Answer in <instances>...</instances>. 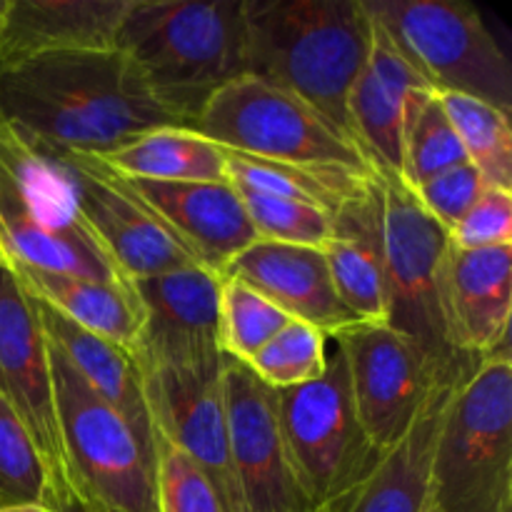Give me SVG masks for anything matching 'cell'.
Masks as SVG:
<instances>
[{
  "label": "cell",
  "instance_id": "1",
  "mask_svg": "<svg viewBox=\"0 0 512 512\" xmlns=\"http://www.w3.org/2000/svg\"><path fill=\"white\" fill-rule=\"evenodd\" d=\"M0 120L50 148L93 158L150 130L180 125L118 48L63 50L0 65Z\"/></svg>",
  "mask_w": 512,
  "mask_h": 512
},
{
  "label": "cell",
  "instance_id": "2",
  "mask_svg": "<svg viewBox=\"0 0 512 512\" xmlns=\"http://www.w3.org/2000/svg\"><path fill=\"white\" fill-rule=\"evenodd\" d=\"M115 48L160 108L193 128L223 85L248 75L243 0H128Z\"/></svg>",
  "mask_w": 512,
  "mask_h": 512
},
{
  "label": "cell",
  "instance_id": "3",
  "mask_svg": "<svg viewBox=\"0 0 512 512\" xmlns=\"http://www.w3.org/2000/svg\"><path fill=\"white\" fill-rule=\"evenodd\" d=\"M248 75L270 80L350 133L348 98L373 45L363 0H243Z\"/></svg>",
  "mask_w": 512,
  "mask_h": 512
},
{
  "label": "cell",
  "instance_id": "4",
  "mask_svg": "<svg viewBox=\"0 0 512 512\" xmlns=\"http://www.w3.org/2000/svg\"><path fill=\"white\" fill-rule=\"evenodd\" d=\"M0 253L8 265L130 283L80 215L63 158L0 120Z\"/></svg>",
  "mask_w": 512,
  "mask_h": 512
},
{
  "label": "cell",
  "instance_id": "5",
  "mask_svg": "<svg viewBox=\"0 0 512 512\" xmlns=\"http://www.w3.org/2000/svg\"><path fill=\"white\" fill-rule=\"evenodd\" d=\"M440 512H512L510 350L480 360L450 393L430 460Z\"/></svg>",
  "mask_w": 512,
  "mask_h": 512
},
{
  "label": "cell",
  "instance_id": "6",
  "mask_svg": "<svg viewBox=\"0 0 512 512\" xmlns=\"http://www.w3.org/2000/svg\"><path fill=\"white\" fill-rule=\"evenodd\" d=\"M193 130L220 148L273 163L358 178L378 175L348 133L258 75H240L223 85L205 103Z\"/></svg>",
  "mask_w": 512,
  "mask_h": 512
},
{
  "label": "cell",
  "instance_id": "7",
  "mask_svg": "<svg viewBox=\"0 0 512 512\" xmlns=\"http://www.w3.org/2000/svg\"><path fill=\"white\" fill-rule=\"evenodd\" d=\"M290 468L315 512H343L385 455L358 418L343 350L333 343L318 380L278 390Z\"/></svg>",
  "mask_w": 512,
  "mask_h": 512
},
{
  "label": "cell",
  "instance_id": "8",
  "mask_svg": "<svg viewBox=\"0 0 512 512\" xmlns=\"http://www.w3.org/2000/svg\"><path fill=\"white\" fill-rule=\"evenodd\" d=\"M70 493L90 512H158L155 460L130 425L48 343Z\"/></svg>",
  "mask_w": 512,
  "mask_h": 512
},
{
  "label": "cell",
  "instance_id": "9",
  "mask_svg": "<svg viewBox=\"0 0 512 512\" xmlns=\"http://www.w3.org/2000/svg\"><path fill=\"white\" fill-rule=\"evenodd\" d=\"M378 178L388 325L413 340L445 378L460 383L480 360L458 355L445 338L440 273L450 235L398 175Z\"/></svg>",
  "mask_w": 512,
  "mask_h": 512
},
{
  "label": "cell",
  "instance_id": "10",
  "mask_svg": "<svg viewBox=\"0 0 512 512\" xmlns=\"http://www.w3.org/2000/svg\"><path fill=\"white\" fill-rule=\"evenodd\" d=\"M363 3L435 93L470 95L510 113L512 65L473 5L450 0Z\"/></svg>",
  "mask_w": 512,
  "mask_h": 512
},
{
  "label": "cell",
  "instance_id": "11",
  "mask_svg": "<svg viewBox=\"0 0 512 512\" xmlns=\"http://www.w3.org/2000/svg\"><path fill=\"white\" fill-rule=\"evenodd\" d=\"M333 343L343 350L360 423L383 455L410 433L440 385L458 383L390 325H355Z\"/></svg>",
  "mask_w": 512,
  "mask_h": 512
},
{
  "label": "cell",
  "instance_id": "12",
  "mask_svg": "<svg viewBox=\"0 0 512 512\" xmlns=\"http://www.w3.org/2000/svg\"><path fill=\"white\" fill-rule=\"evenodd\" d=\"M58 150V148H55ZM80 215L120 273L133 280L203 268L188 245L100 158L58 150Z\"/></svg>",
  "mask_w": 512,
  "mask_h": 512
},
{
  "label": "cell",
  "instance_id": "13",
  "mask_svg": "<svg viewBox=\"0 0 512 512\" xmlns=\"http://www.w3.org/2000/svg\"><path fill=\"white\" fill-rule=\"evenodd\" d=\"M0 398L13 408L43 458L55 493V510L73 500L60 443L48 338L35 300L8 265H0Z\"/></svg>",
  "mask_w": 512,
  "mask_h": 512
},
{
  "label": "cell",
  "instance_id": "14",
  "mask_svg": "<svg viewBox=\"0 0 512 512\" xmlns=\"http://www.w3.org/2000/svg\"><path fill=\"white\" fill-rule=\"evenodd\" d=\"M223 385L240 512H315L290 468L278 390L228 355L223 358Z\"/></svg>",
  "mask_w": 512,
  "mask_h": 512
},
{
  "label": "cell",
  "instance_id": "15",
  "mask_svg": "<svg viewBox=\"0 0 512 512\" xmlns=\"http://www.w3.org/2000/svg\"><path fill=\"white\" fill-rule=\"evenodd\" d=\"M223 358L193 368L140 370L155 440H165L188 455L218 488L230 512H240L230 460Z\"/></svg>",
  "mask_w": 512,
  "mask_h": 512
},
{
  "label": "cell",
  "instance_id": "16",
  "mask_svg": "<svg viewBox=\"0 0 512 512\" xmlns=\"http://www.w3.org/2000/svg\"><path fill=\"white\" fill-rule=\"evenodd\" d=\"M220 285L223 278L205 268L133 280L143 305V330L135 345L140 368H193L223 358Z\"/></svg>",
  "mask_w": 512,
  "mask_h": 512
},
{
  "label": "cell",
  "instance_id": "17",
  "mask_svg": "<svg viewBox=\"0 0 512 512\" xmlns=\"http://www.w3.org/2000/svg\"><path fill=\"white\" fill-rule=\"evenodd\" d=\"M445 338L458 355L483 360L508 350L512 245L460 250L453 243L440 273Z\"/></svg>",
  "mask_w": 512,
  "mask_h": 512
},
{
  "label": "cell",
  "instance_id": "18",
  "mask_svg": "<svg viewBox=\"0 0 512 512\" xmlns=\"http://www.w3.org/2000/svg\"><path fill=\"white\" fill-rule=\"evenodd\" d=\"M223 278L250 285L288 318L313 325L328 340L360 325L335 293L323 250L258 240L228 265Z\"/></svg>",
  "mask_w": 512,
  "mask_h": 512
},
{
  "label": "cell",
  "instance_id": "19",
  "mask_svg": "<svg viewBox=\"0 0 512 512\" xmlns=\"http://www.w3.org/2000/svg\"><path fill=\"white\" fill-rule=\"evenodd\" d=\"M125 180L188 245L198 263L220 278L240 253L258 243L240 193L230 180L228 183Z\"/></svg>",
  "mask_w": 512,
  "mask_h": 512
},
{
  "label": "cell",
  "instance_id": "20",
  "mask_svg": "<svg viewBox=\"0 0 512 512\" xmlns=\"http://www.w3.org/2000/svg\"><path fill=\"white\" fill-rule=\"evenodd\" d=\"M420 85L428 83L373 20V45L350 90L348 118L353 140L378 175L400 178L405 100Z\"/></svg>",
  "mask_w": 512,
  "mask_h": 512
},
{
  "label": "cell",
  "instance_id": "21",
  "mask_svg": "<svg viewBox=\"0 0 512 512\" xmlns=\"http://www.w3.org/2000/svg\"><path fill=\"white\" fill-rule=\"evenodd\" d=\"M128 0H8L0 65L43 53L115 48Z\"/></svg>",
  "mask_w": 512,
  "mask_h": 512
},
{
  "label": "cell",
  "instance_id": "22",
  "mask_svg": "<svg viewBox=\"0 0 512 512\" xmlns=\"http://www.w3.org/2000/svg\"><path fill=\"white\" fill-rule=\"evenodd\" d=\"M35 308L48 343L68 360L85 385L130 425L140 448L155 460V430L148 413L143 370L135 353L78 328L38 300Z\"/></svg>",
  "mask_w": 512,
  "mask_h": 512
},
{
  "label": "cell",
  "instance_id": "23",
  "mask_svg": "<svg viewBox=\"0 0 512 512\" xmlns=\"http://www.w3.org/2000/svg\"><path fill=\"white\" fill-rule=\"evenodd\" d=\"M333 223V240L323 253L340 303L360 325H388L378 175L368 195L340 210Z\"/></svg>",
  "mask_w": 512,
  "mask_h": 512
},
{
  "label": "cell",
  "instance_id": "24",
  "mask_svg": "<svg viewBox=\"0 0 512 512\" xmlns=\"http://www.w3.org/2000/svg\"><path fill=\"white\" fill-rule=\"evenodd\" d=\"M8 268L30 298L48 305L78 328L135 353L143 330V305L135 295L133 283L88 280L30 268V265H8Z\"/></svg>",
  "mask_w": 512,
  "mask_h": 512
},
{
  "label": "cell",
  "instance_id": "25",
  "mask_svg": "<svg viewBox=\"0 0 512 512\" xmlns=\"http://www.w3.org/2000/svg\"><path fill=\"white\" fill-rule=\"evenodd\" d=\"M455 385L445 383L435 390L410 433L385 455L343 512H423L428 508L435 435Z\"/></svg>",
  "mask_w": 512,
  "mask_h": 512
},
{
  "label": "cell",
  "instance_id": "26",
  "mask_svg": "<svg viewBox=\"0 0 512 512\" xmlns=\"http://www.w3.org/2000/svg\"><path fill=\"white\" fill-rule=\"evenodd\" d=\"M103 160L130 180L153 183H228L225 150L193 128L150 130Z\"/></svg>",
  "mask_w": 512,
  "mask_h": 512
},
{
  "label": "cell",
  "instance_id": "27",
  "mask_svg": "<svg viewBox=\"0 0 512 512\" xmlns=\"http://www.w3.org/2000/svg\"><path fill=\"white\" fill-rule=\"evenodd\" d=\"M225 170L233 185L278 195V198L300 200V203L325 210L333 218L343 208L363 200L375 183V175L358 178V175L315 173V170L273 163V160L253 158V155L233 153V150H225Z\"/></svg>",
  "mask_w": 512,
  "mask_h": 512
},
{
  "label": "cell",
  "instance_id": "28",
  "mask_svg": "<svg viewBox=\"0 0 512 512\" xmlns=\"http://www.w3.org/2000/svg\"><path fill=\"white\" fill-rule=\"evenodd\" d=\"M403 163L400 180L408 188H418L425 180L465 163L453 123L445 115L440 95L428 85L410 90L403 113Z\"/></svg>",
  "mask_w": 512,
  "mask_h": 512
},
{
  "label": "cell",
  "instance_id": "29",
  "mask_svg": "<svg viewBox=\"0 0 512 512\" xmlns=\"http://www.w3.org/2000/svg\"><path fill=\"white\" fill-rule=\"evenodd\" d=\"M445 115L458 133L465 158L483 175L485 185L512 190L510 113L458 93H438Z\"/></svg>",
  "mask_w": 512,
  "mask_h": 512
},
{
  "label": "cell",
  "instance_id": "30",
  "mask_svg": "<svg viewBox=\"0 0 512 512\" xmlns=\"http://www.w3.org/2000/svg\"><path fill=\"white\" fill-rule=\"evenodd\" d=\"M293 318L270 303L265 295L235 278H223L220 285L218 340L228 358L248 365L250 358L275 338Z\"/></svg>",
  "mask_w": 512,
  "mask_h": 512
},
{
  "label": "cell",
  "instance_id": "31",
  "mask_svg": "<svg viewBox=\"0 0 512 512\" xmlns=\"http://www.w3.org/2000/svg\"><path fill=\"white\" fill-rule=\"evenodd\" d=\"M328 335L300 320H290L270 343L250 358L248 368L273 390L308 385L325 373Z\"/></svg>",
  "mask_w": 512,
  "mask_h": 512
},
{
  "label": "cell",
  "instance_id": "32",
  "mask_svg": "<svg viewBox=\"0 0 512 512\" xmlns=\"http://www.w3.org/2000/svg\"><path fill=\"white\" fill-rule=\"evenodd\" d=\"M235 190L240 193V200H243L245 213L253 223L258 240L315 250H325L333 240V215H328L325 210L300 203V200L278 198V195L260 193L253 188H240V185H235Z\"/></svg>",
  "mask_w": 512,
  "mask_h": 512
},
{
  "label": "cell",
  "instance_id": "33",
  "mask_svg": "<svg viewBox=\"0 0 512 512\" xmlns=\"http://www.w3.org/2000/svg\"><path fill=\"white\" fill-rule=\"evenodd\" d=\"M8 505H43L55 512V493L28 430L0 398V508Z\"/></svg>",
  "mask_w": 512,
  "mask_h": 512
},
{
  "label": "cell",
  "instance_id": "34",
  "mask_svg": "<svg viewBox=\"0 0 512 512\" xmlns=\"http://www.w3.org/2000/svg\"><path fill=\"white\" fill-rule=\"evenodd\" d=\"M155 508L158 512H230L208 475L165 440H155Z\"/></svg>",
  "mask_w": 512,
  "mask_h": 512
},
{
  "label": "cell",
  "instance_id": "35",
  "mask_svg": "<svg viewBox=\"0 0 512 512\" xmlns=\"http://www.w3.org/2000/svg\"><path fill=\"white\" fill-rule=\"evenodd\" d=\"M450 243L460 250L512 245V190L485 185L473 208L450 230Z\"/></svg>",
  "mask_w": 512,
  "mask_h": 512
},
{
  "label": "cell",
  "instance_id": "36",
  "mask_svg": "<svg viewBox=\"0 0 512 512\" xmlns=\"http://www.w3.org/2000/svg\"><path fill=\"white\" fill-rule=\"evenodd\" d=\"M485 180L475 170L470 160L425 180L418 188H410L418 198V203L443 225L445 230H453L455 223L473 208L478 195L483 193Z\"/></svg>",
  "mask_w": 512,
  "mask_h": 512
},
{
  "label": "cell",
  "instance_id": "37",
  "mask_svg": "<svg viewBox=\"0 0 512 512\" xmlns=\"http://www.w3.org/2000/svg\"><path fill=\"white\" fill-rule=\"evenodd\" d=\"M0 512H50L43 505H8V508H0Z\"/></svg>",
  "mask_w": 512,
  "mask_h": 512
},
{
  "label": "cell",
  "instance_id": "38",
  "mask_svg": "<svg viewBox=\"0 0 512 512\" xmlns=\"http://www.w3.org/2000/svg\"><path fill=\"white\" fill-rule=\"evenodd\" d=\"M55 512H90L88 508H85V505L83 503H78V500H70V503H65L63 505V508H60V510H55Z\"/></svg>",
  "mask_w": 512,
  "mask_h": 512
},
{
  "label": "cell",
  "instance_id": "39",
  "mask_svg": "<svg viewBox=\"0 0 512 512\" xmlns=\"http://www.w3.org/2000/svg\"><path fill=\"white\" fill-rule=\"evenodd\" d=\"M5 5H8V0H0V23H3V15H5Z\"/></svg>",
  "mask_w": 512,
  "mask_h": 512
},
{
  "label": "cell",
  "instance_id": "40",
  "mask_svg": "<svg viewBox=\"0 0 512 512\" xmlns=\"http://www.w3.org/2000/svg\"><path fill=\"white\" fill-rule=\"evenodd\" d=\"M423 512H440V510H435V508H433V505H430V503H428V508H425Z\"/></svg>",
  "mask_w": 512,
  "mask_h": 512
},
{
  "label": "cell",
  "instance_id": "41",
  "mask_svg": "<svg viewBox=\"0 0 512 512\" xmlns=\"http://www.w3.org/2000/svg\"><path fill=\"white\" fill-rule=\"evenodd\" d=\"M0 265H8V263H5V258H3V253H0Z\"/></svg>",
  "mask_w": 512,
  "mask_h": 512
}]
</instances>
